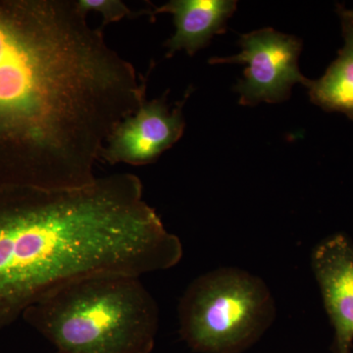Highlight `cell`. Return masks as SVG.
<instances>
[{
    "instance_id": "cell-1",
    "label": "cell",
    "mask_w": 353,
    "mask_h": 353,
    "mask_svg": "<svg viewBox=\"0 0 353 353\" xmlns=\"http://www.w3.org/2000/svg\"><path fill=\"white\" fill-rule=\"evenodd\" d=\"M74 0H0V188L76 189L146 83Z\"/></svg>"
},
{
    "instance_id": "cell-2",
    "label": "cell",
    "mask_w": 353,
    "mask_h": 353,
    "mask_svg": "<svg viewBox=\"0 0 353 353\" xmlns=\"http://www.w3.org/2000/svg\"><path fill=\"white\" fill-rule=\"evenodd\" d=\"M183 257L130 173L76 189L0 188V331L63 285L170 269Z\"/></svg>"
},
{
    "instance_id": "cell-3",
    "label": "cell",
    "mask_w": 353,
    "mask_h": 353,
    "mask_svg": "<svg viewBox=\"0 0 353 353\" xmlns=\"http://www.w3.org/2000/svg\"><path fill=\"white\" fill-rule=\"evenodd\" d=\"M22 317L58 353H152L159 311L139 277L101 274L55 290Z\"/></svg>"
},
{
    "instance_id": "cell-4",
    "label": "cell",
    "mask_w": 353,
    "mask_h": 353,
    "mask_svg": "<svg viewBox=\"0 0 353 353\" xmlns=\"http://www.w3.org/2000/svg\"><path fill=\"white\" fill-rule=\"evenodd\" d=\"M275 318V301L264 281L234 267L199 276L179 303L181 336L199 353L243 352Z\"/></svg>"
},
{
    "instance_id": "cell-5",
    "label": "cell",
    "mask_w": 353,
    "mask_h": 353,
    "mask_svg": "<svg viewBox=\"0 0 353 353\" xmlns=\"http://www.w3.org/2000/svg\"><path fill=\"white\" fill-rule=\"evenodd\" d=\"M239 44L241 51L238 55L211 58L209 62L245 65L243 79L234 88L241 105L255 106L263 101L278 103L289 99L296 83L305 87L308 79L299 68L301 39L264 28L243 34Z\"/></svg>"
},
{
    "instance_id": "cell-6",
    "label": "cell",
    "mask_w": 353,
    "mask_h": 353,
    "mask_svg": "<svg viewBox=\"0 0 353 353\" xmlns=\"http://www.w3.org/2000/svg\"><path fill=\"white\" fill-rule=\"evenodd\" d=\"M189 95L187 92L173 110L167 105L166 95L143 102L136 113L115 128L102 150L101 160L134 166L157 161L182 138L185 126L183 109Z\"/></svg>"
},
{
    "instance_id": "cell-7",
    "label": "cell",
    "mask_w": 353,
    "mask_h": 353,
    "mask_svg": "<svg viewBox=\"0 0 353 353\" xmlns=\"http://www.w3.org/2000/svg\"><path fill=\"white\" fill-rule=\"evenodd\" d=\"M311 265L334 331V353H352L353 345V243L334 234L313 250Z\"/></svg>"
},
{
    "instance_id": "cell-8",
    "label": "cell",
    "mask_w": 353,
    "mask_h": 353,
    "mask_svg": "<svg viewBox=\"0 0 353 353\" xmlns=\"http://www.w3.org/2000/svg\"><path fill=\"white\" fill-rule=\"evenodd\" d=\"M236 9L233 0H172L150 13L173 15L176 32L164 44L171 57L180 50L194 55L216 34H224Z\"/></svg>"
},
{
    "instance_id": "cell-9",
    "label": "cell",
    "mask_w": 353,
    "mask_h": 353,
    "mask_svg": "<svg viewBox=\"0 0 353 353\" xmlns=\"http://www.w3.org/2000/svg\"><path fill=\"white\" fill-rule=\"evenodd\" d=\"M345 46L319 80H308L310 101L326 112H340L353 121V22L340 16Z\"/></svg>"
},
{
    "instance_id": "cell-10",
    "label": "cell",
    "mask_w": 353,
    "mask_h": 353,
    "mask_svg": "<svg viewBox=\"0 0 353 353\" xmlns=\"http://www.w3.org/2000/svg\"><path fill=\"white\" fill-rule=\"evenodd\" d=\"M83 13L97 12L103 18V26L118 22L132 15L131 9L120 0H76Z\"/></svg>"
},
{
    "instance_id": "cell-11",
    "label": "cell",
    "mask_w": 353,
    "mask_h": 353,
    "mask_svg": "<svg viewBox=\"0 0 353 353\" xmlns=\"http://www.w3.org/2000/svg\"><path fill=\"white\" fill-rule=\"evenodd\" d=\"M338 13L339 15L343 16L353 22V10L345 8L343 6H338Z\"/></svg>"
}]
</instances>
